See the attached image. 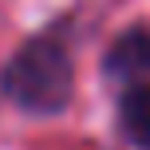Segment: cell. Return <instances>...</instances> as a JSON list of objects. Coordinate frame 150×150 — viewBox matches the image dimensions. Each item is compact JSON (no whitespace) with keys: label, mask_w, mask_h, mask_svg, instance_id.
Returning <instances> with one entry per match:
<instances>
[{"label":"cell","mask_w":150,"mask_h":150,"mask_svg":"<svg viewBox=\"0 0 150 150\" xmlns=\"http://www.w3.org/2000/svg\"><path fill=\"white\" fill-rule=\"evenodd\" d=\"M71 91H75L71 52L55 32L28 40L4 67V95L28 115H59L71 103Z\"/></svg>","instance_id":"1"},{"label":"cell","mask_w":150,"mask_h":150,"mask_svg":"<svg viewBox=\"0 0 150 150\" xmlns=\"http://www.w3.org/2000/svg\"><path fill=\"white\" fill-rule=\"evenodd\" d=\"M107 71L122 75V79H138L150 75V28H130L107 52Z\"/></svg>","instance_id":"2"},{"label":"cell","mask_w":150,"mask_h":150,"mask_svg":"<svg viewBox=\"0 0 150 150\" xmlns=\"http://www.w3.org/2000/svg\"><path fill=\"white\" fill-rule=\"evenodd\" d=\"M119 127L134 146L150 150V83H134L119 99Z\"/></svg>","instance_id":"3"}]
</instances>
